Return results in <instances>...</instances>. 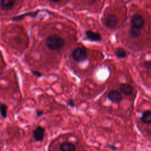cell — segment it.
<instances>
[{
    "instance_id": "cell-19",
    "label": "cell",
    "mask_w": 151,
    "mask_h": 151,
    "mask_svg": "<svg viewBox=\"0 0 151 151\" xmlns=\"http://www.w3.org/2000/svg\"><path fill=\"white\" fill-rule=\"evenodd\" d=\"M108 147H110V149H111L112 150H116V147H115L113 145H108Z\"/></svg>"
},
{
    "instance_id": "cell-6",
    "label": "cell",
    "mask_w": 151,
    "mask_h": 151,
    "mask_svg": "<svg viewBox=\"0 0 151 151\" xmlns=\"http://www.w3.org/2000/svg\"><path fill=\"white\" fill-rule=\"evenodd\" d=\"M86 38L91 41L99 42L101 40V35L99 32H94L91 30H87L85 31Z\"/></svg>"
},
{
    "instance_id": "cell-4",
    "label": "cell",
    "mask_w": 151,
    "mask_h": 151,
    "mask_svg": "<svg viewBox=\"0 0 151 151\" xmlns=\"http://www.w3.org/2000/svg\"><path fill=\"white\" fill-rule=\"evenodd\" d=\"M144 19L143 17L139 14H134L131 18V26L134 28L141 29L143 26Z\"/></svg>"
},
{
    "instance_id": "cell-12",
    "label": "cell",
    "mask_w": 151,
    "mask_h": 151,
    "mask_svg": "<svg viewBox=\"0 0 151 151\" xmlns=\"http://www.w3.org/2000/svg\"><path fill=\"white\" fill-rule=\"evenodd\" d=\"M141 120L145 124L151 123V111H145L141 117Z\"/></svg>"
},
{
    "instance_id": "cell-5",
    "label": "cell",
    "mask_w": 151,
    "mask_h": 151,
    "mask_svg": "<svg viewBox=\"0 0 151 151\" xmlns=\"http://www.w3.org/2000/svg\"><path fill=\"white\" fill-rule=\"evenodd\" d=\"M45 133L44 127L41 126H37L32 131V136L35 141L40 142L42 140Z\"/></svg>"
},
{
    "instance_id": "cell-8",
    "label": "cell",
    "mask_w": 151,
    "mask_h": 151,
    "mask_svg": "<svg viewBox=\"0 0 151 151\" xmlns=\"http://www.w3.org/2000/svg\"><path fill=\"white\" fill-rule=\"evenodd\" d=\"M40 12V10H37V11H33V12H26V13H24V14H22L21 15H17V16H15V17H14L11 18V20L12 21H21V20H22L24 19V18L25 17H30L31 18H35L37 15L38 14V13Z\"/></svg>"
},
{
    "instance_id": "cell-9",
    "label": "cell",
    "mask_w": 151,
    "mask_h": 151,
    "mask_svg": "<svg viewBox=\"0 0 151 151\" xmlns=\"http://www.w3.org/2000/svg\"><path fill=\"white\" fill-rule=\"evenodd\" d=\"M15 5L14 1L10 0H1V8L2 10L9 11L13 8Z\"/></svg>"
},
{
    "instance_id": "cell-14",
    "label": "cell",
    "mask_w": 151,
    "mask_h": 151,
    "mask_svg": "<svg viewBox=\"0 0 151 151\" xmlns=\"http://www.w3.org/2000/svg\"><path fill=\"white\" fill-rule=\"evenodd\" d=\"M115 55L117 58H122L126 56V51L122 48H118L115 51Z\"/></svg>"
},
{
    "instance_id": "cell-18",
    "label": "cell",
    "mask_w": 151,
    "mask_h": 151,
    "mask_svg": "<svg viewBox=\"0 0 151 151\" xmlns=\"http://www.w3.org/2000/svg\"><path fill=\"white\" fill-rule=\"evenodd\" d=\"M35 113H36L37 117H40V116H41V115H42L44 114V111H42V110H37Z\"/></svg>"
},
{
    "instance_id": "cell-11",
    "label": "cell",
    "mask_w": 151,
    "mask_h": 151,
    "mask_svg": "<svg viewBox=\"0 0 151 151\" xmlns=\"http://www.w3.org/2000/svg\"><path fill=\"white\" fill-rule=\"evenodd\" d=\"M120 91L126 96H130L133 93V88L132 87L126 83H122L120 85Z\"/></svg>"
},
{
    "instance_id": "cell-16",
    "label": "cell",
    "mask_w": 151,
    "mask_h": 151,
    "mask_svg": "<svg viewBox=\"0 0 151 151\" xmlns=\"http://www.w3.org/2000/svg\"><path fill=\"white\" fill-rule=\"evenodd\" d=\"M66 103L68 106H69L71 107H73L75 106V103H74V101L73 99H68L66 101Z\"/></svg>"
},
{
    "instance_id": "cell-15",
    "label": "cell",
    "mask_w": 151,
    "mask_h": 151,
    "mask_svg": "<svg viewBox=\"0 0 151 151\" xmlns=\"http://www.w3.org/2000/svg\"><path fill=\"white\" fill-rule=\"evenodd\" d=\"M7 109H8V107L5 103H1V106H0L1 115L4 119H5L7 116Z\"/></svg>"
},
{
    "instance_id": "cell-17",
    "label": "cell",
    "mask_w": 151,
    "mask_h": 151,
    "mask_svg": "<svg viewBox=\"0 0 151 151\" xmlns=\"http://www.w3.org/2000/svg\"><path fill=\"white\" fill-rule=\"evenodd\" d=\"M31 73L34 76H36L37 77H41L42 76V74L40 72H39L38 71H36V70H31Z\"/></svg>"
},
{
    "instance_id": "cell-1",
    "label": "cell",
    "mask_w": 151,
    "mask_h": 151,
    "mask_svg": "<svg viewBox=\"0 0 151 151\" xmlns=\"http://www.w3.org/2000/svg\"><path fill=\"white\" fill-rule=\"evenodd\" d=\"M45 46L50 50L58 51L63 48L65 44L64 40L57 34L50 35L45 39Z\"/></svg>"
},
{
    "instance_id": "cell-20",
    "label": "cell",
    "mask_w": 151,
    "mask_h": 151,
    "mask_svg": "<svg viewBox=\"0 0 151 151\" xmlns=\"http://www.w3.org/2000/svg\"><path fill=\"white\" fill-rule=\"evenodd\" d=\"M50 1L51 2H53V3H58V2H61V1Z\"/></svg>"
},
{
    "instance_id": "cell-3",
    "label": "cell",
    "mask_w": 151,
    "mask_h": 151,
    "mask_svg": "<svg viewBox=\"0 0 151 151\" xmlns=\"http://www.w3.org/2000/svg\"><path fill=\"white\" fill-rule=\"evenodd\" d=\"M102 22L106 27L109 29H112L116 27L117 23V18L114 14L108 13L104 15L102 19Z\"/></svg>"
},
{
    "instance_id": "cell-7",
    "label": "cell",
    "mask_w": 151,
    "mask_h": 151,
    "mask_svg": "<svg viewBox=\"0 0 151 151\" xmlns=\"http://www.w3.org/2000/svg\"><path fill=\"white\" fill-rule=\"evenodd\" d=\"M108 99L113 103H119L122 99V94L117 90H111L107 94Z\"/></svg>"
},
{
    "instance_id": "cell-13",
    "label": "cell",
    "mask_w": 151,
    "mask_h": 151,
    "mask_svg": "<svg viewBox=\"0 0 151 151\" xmlns=\"http://www.w3.org/2000/svg\"><path fill=\"white\" fill-rule=\"evenodd\" d=\"M129 34L131 37H132L133 38H137L140 35V29L130 26V28L129 30Z\"/></svg>"
},
{
    "instance_id": "cell-2",
    "label": "cell",
    "mask_w": 151,
    "mask_h": 151,
    "mask_svg": "<svg viewBox=\"0 0 151 151\" xmlns=\"http://www.w3.org/2000/svg\"><path fill=\"white\" fill-rule=\"evenodd\" d=\"M72 58L77 63H81L87 58V49L85 47H77L71 53Z\"/></svg>"
},
{
    "instance_id": "cell-10",
    "label": "cell",
    "mask_w": 151,
    "mask_h": 151,
    "mask_svg": "<svg viewBox=\"0 0 151 151\" xmlns=\"http://www.w3.org/2000/svg\"><path fill=\"white\" fill-rule=\"evenodd\" d=\"M60 149L61 151H75L76 146L71 142H64L60 145Z\"/></svg>"
}]
</instances>
